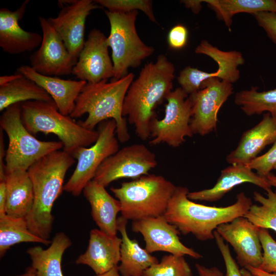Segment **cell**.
<instances>
[{
    "label": "cell",
    "mask_w": 276,
    "mask_h": 276,
    "mask_svg": "<svg viewBox=\"0 0 276 276\" xmlns=\"http://www.w3.org/2000/svg\"><path fill=\"white\" fill-rule=\"evenodd\" d=\"M174 73V64L160 54L155 62L145 64L127 90L122 115L127 117L141 140L150 138V125L156 118L155 109L172 90Z\"/></svg>",
    "instance_id": "cell-1"
},
{
    "label": "cell",
    "mask_w": 276,
    "mask_h": 276,
    "mask_svg": "<svg viewBox=\"0 0 276 276\" xmlns=\"http://www.w3.org/2000/svg\"><path fill=\"white\" fill-rule=\"evenodd\" d=\"M75 158L63 150L52 152L34 163L28 170L34 199L31 212L25 217L29 230L49 240L52 230L53 205L63 191L64 179Z\"/></svg>",
    "instance_id": "cell-2"
},
{
    "label": "cell",
    "mask_w": 276,
    "mask_h": 276,
    "mask_svg": "<svg viewBox=\"0 0 276 276\" xmlns=\"http://www.w3.org/2000/svg\"><path fill=\"white\" fill-rule=\"evenodd\" d=\"M189 192L188 188L177 186L164 217L182 234H192L202 241L214 239V231L219 225L244 216L252 204L243 192L237 195L234 203L224 207L194 202L188 197Z\"/></svg>",
    "instance_id": "cell-3"
},
{
    "label": "cell",
    "mask_w": 276,
    "mask_h": 276,
    "mask_svg": "<svg viewBox=\"0 0 276 276\" xmlns=\"http://www.w3.org/2000/svg\"><path fill=\"white\" fill-rule=\"evenodd\" d=\"M133 73L119 80H103L87 83L78 97L70 116L79 118L88 114L84 121L79 122L84 128L95 130L101 122L113 119L116 123V133L119 142L124 143L130 137L126 118L122 115L123 106L127 90L133 81Z\"/></svg>",
    "instance_id": "cell-4"
},
{
    "label": "cell",
    "mask_w": 276,
    "mask_h": 276,
    "mask_svg": "<svg viewBox=\"0 0 276 276\" xmlns=\"http://www.w3.org/2000/svg\"><path fill=\"white\" fill-rule=\"evenodd\" d=\"M21 118L33 135L42 132L57 135L63 150L72 156L78 148L94 144L99 136L97 130L87 129L61 113L55 103L34 100L21 103Z\"/></svg>",
    "instance_id": "cell-5"
},
{
    "label": "cell",
    "mask_w": 276,
    "mask_h": 276,
    "mask_svg": "<svg viewBox=\"0 0 276 276\" xmlns=\"http://www.w3.org/2000/svg\"><path fill=\"white\" fill-rule=\"evenodd\" d=\"M176 187L162 175L149 174L110 190L120 202L121 216L134 221L164 216Z\"/></svg>",
    "instance_id": "cell-6"
},
{
    "label": "cell",
    "mask_w": 276,
    "mask_h": 276,
    "mask_svg": "<svg viewBox=\"0 0 276 276\" xmlns=\"http://www.w3.org/2000/svg\"><path fill=\"white\" fill-rule=\"evenodd\" d=\"M0 128L9 140L5 159L6 174L15 170L28 171L43 156L63 148L60 141H40L27 129L21 118V103L13 104L3 111Z\"/></svg>",
    "instance_id": "cell-7"
},
{
    "label": "cell",
    "mask_w": 276,
    "mask_h": 276,
    "mask_svg": "<svg viewBox=\"0 0 276 276\" xmlns=\"http://www.w3.org/2000/svg\"><path fill=\"white\" fill-rule=\"evenodd\" d=\"M105 12L110 26L107 42L111 50L112 79L119 80L129 74V68L139 67L155 50L145 44L137 34L135 21L138 11L119 13L105 10Z\"/></svg>",
    "instance_id": "cell-8"
},
{
    "label": "cell",
    "mask_w": 276,
    "mask_h": 276,
    "mask_svg": "<svg viewBox=\"0 0 276 276\" xmlns=\"http://www.w3.org/2000/svg\"><path fill=\"white\" fill-rule=\"evenodd\" d=\"M97 130L99 136L96 142L88 148H78L73 155L77 164L72 175L64 185L63 191L74 196L81 194L87 183L94 179L101 164L119 150L114 120L101 122L98 125Z\"/></svg>",
    "instance_id": "cell-9"
},
{
    "label": "cell",
    "mask_w": 276,
    "mask_h": 276,
    "mask_svg": "<svg viewBox=\"0 0 276 276\" xmlns=\"http://www.w3.org/2000/svg\"><path fill=\"white\" fill-rule=\"evenodd\" d=\"M165 115L155 118L150 128L149 144H166L176 148L186 141V137L194 135L190 126L192 105L189 95L180 87L172 90L166 97Z\"/></svg>",
    "instance_id": "cell-10"
},
{
    "label": "cell",
    "mask_w": 276,
    "mask_h": 276,
    "mask_svg": "<svg viewBox=\"0 0 276 276\" xmlns=\"http://www.w3.org/2000/svg\"><path fill=\"white\" fill-rule=\"evenodd\" d=\"M157 165L155 153L146 146L132 144L107 157L97 170L94 180L106 187L121 178L136 179L148 175Z\"/></svg>",
    "instance_id": "cell-11"
},
{
    "label": "cell",
    "mask_w": 276,
    "mask_h": 276,
    "mask_svg": "<svg viewBox=\"0 0 276 276\" xmlns=\"http://www.w3.org/2000/svg\"><path fill=\"white\" fill-rule=\"evenodd\" d=\"M233 93V84L216 78L204 81L189 96L192 105L190 126L194 134L204 136L216 129L218 112Z\"/></svg>",
    "instance_id": "cell-12"
},
{
    "label": "cell",
    "mask_w": 276,
    "mask_h": 276,
    "mask_svg": "<svg viewBox=\"0 0 276 276\" xmlns=\"http://www.w3.org/2000/svg\"><path fill=\"white\" fill-rule=\"evenodd\" d=\"M62 9L48 20L62 38L76 62L85 42V22L94 9L102 7L92 0L59 1Z\"/></svg>",
    "instance_id": "cell-13"
},
{
    "label": "cell",
    "mask_w": 276,
    "mask_h": 276,
    "mask_svg": "<svg viewBox=\"0 0 276 276\" xmlns=\"http://www.w3.org/2000/svg\"><path fill=\"white\" fill-rule=\"evenodd\" d=\"M42 41L30 57L31 67L45 76L58 77L71 74L76 63L62 38L44 17H39Z\"/></svg>",
    "instance_id": "cell-14"
},
{
    "label": "cell",
    "mask_w": 276,
    "mask_h": 276,
    "mask_svg": "<svg viewBox=\"0 0 276 276\" xmlns=\"http://www.w3.org/2000/svg\"><path fill=\"white\" fill-rule=\"evenodd\" d=\"M107 37L100 30H91L85 40L72 74L79 80L96 83L113 78V66Z\"/></svg>",
    "instance_id": "cell-15"
},
{
    "label": "cell",
    "mask_w": 276,
    "mask_h": 276,
    "mask_svg": "<svg viewBox=\"0 0 276 276\" xmlns=\"http://www.w3.org/2000/svg\"><path fill=\"white\" fill-rule=\"evenodd\" d=\"M132 230L143 236L145 249L150 254L162 251L174 255H187L196 259L202 258L199 253L181 242L180 232L164 216L132 221Z\"/></svg>",
    "instance_id": "cell-16"
},
{
    "label": "cell",
    "mask_w": 276,
    "mask_h": 276,
    "mask_svg": "<svg viewBox=\"0 0 276 276\" xmlns=\"http://www.w3.org/2000/svg\"><path fill=\"white\" fill-rule=\"evenodd\" d=\"M259 230L260 228L243 216L221 224L216 229L233 247L237 262L243 268H259L261 264L263 252Z\"/></svg>",
    "instance_id": "cell-17"
},
{
    "label": "cell",
    "mask_w": 276,
    "mask_h": 276,
    "mask_svg": "<svg viewBox=\"0 0 276 276\" xmlns=\"http://www.w3.org/2000/svg\"><path fill=\"white\" fill-rule=\"evenodd\" d=\"M29 3L26 0L14 11L6 8L0 9V47L5 53L19 54L31 52L41 44L40 34L27 31L19 25Z\"/></svg>",
    "instance_id": "cell-18"
},
{
    "label": "cell",
    "mask_w": 276,
    "mask_h": 276,
    "mask_svg": "<svg viewBox=\"0 0 276 276\" xmlns=\"http://www.w3.org/2000/svg\"><path fill=\"white\" fill-rule=\"evenodd\" d=\"M121 242V238L117 235L110 236L99 229H93L86 250L75 263L89 266L96 275L105 273L118 266Z\"/></svg>",
    "instance_id": "cell-19"
},
{
    "label": "cell",
    "mask_w": 276,
    "mask_h": 276,
    "mask_svg": "<svg viewBox=\"0 0 276 276\" xmlns=\"http://www.w3.org/2000/svg\"><path fill=\"white\" fill-rule=\"evenodd\" d=\"M276 141V119L266 112L261 121L242 135L237 147L226 157L231 165H246Z\"/></svg>",
    "instance_id": "cell-20"
},
{
    "label": "cell",
    "mask_w": 276,
    "mask_h": 276,
    "mask_svg": "<svg viewBox=\"0 0 276 276\" xmlns=\"http://www.w3.org/2000/svg\"><path fill=\"white\" fill-rule=\"evenodd\" d=\"M17 73L43 88L52 97L59 111L65 116H70L73 112L76 101L87 83L82 80H65L43 75L29 65L19 66Z\"/></svg>",
    "instance_id": "cell-21"
},
{
    "label": "cell",
    "mask_w": 276,
    "mask_h": 276,
    "mask_svg": "<svg viewBox=\"0 0 276 276\" xmlns=\"http://www.w3.org/2000/svg\"><path fill=\"white\" fill-rule=\"evenodd\" d=\"M254 184L265 191L271 188L266 178L259 176L245 165H231L221 171L215 185L211 188L189 192L188 197L191 200L217 201L237 186Z\"/></svg>",
    "instance_id": "cell-22"
},
{
    "label": "cell",
    "mask_w": 276,
    "mask_h": 276,
    "mask_svg": "<svg viewBox=\"0 0 276 276\" xmlns=\"http://www.w3.org/2000/svg\"><path fill=\"white\" fill-rule=\"evenodd\" d=\"M83 193L90 205L92 218L99 229L109 235L116 236L117 215L121 210L120 201L94 179L87 183Z\"/></svg>",
    "instance_id": "cell-23"
},
{
    "label": "cell",
    "mask_w": 276,
    "mask_h": 276,
    "mask_svg": "<svg viewBox=\"0 0 276 276\" xmlns=\"http://www.w3.org/2000/svg\"><path fill=\"white\" fill-rule=\"evenodd\" d=\"M128 220L120 216L117 219V229L121 235L120 261L118 269L122 276H143L144 272L159 261L154 256L131 239L127 232Z\"/></svg>",
    "instance_id": "cell-24"
},
{
    "label": "cell",
    "mask_w": 276,
    "mask_h": 276,
    "mask_svg": "<svg viewBox=\"0 0 276 276\" xmlns=\"http://www.w3.org/2000/svg\"><path fill=\"white\" fill-rule=\"evenodd\" d=\"M6 214L11 217L25 218L31 212L34 195L27 171L15 170L6 174Z\"/></svg>",
    "instance_id": "cell-25"
},
{
    "label": "cell",
    "mask_w": 276,
    "mask_h": 276,
    "mask_svg": "<svg viewBox=\"0 0 276 276\" xmlns=\"http://www.w3.org/2000/svg\"><path fill=\"white\" fill-rule=\"evenodd\" d=\"M72 244L69 237L60 232L55 235L48 248L40 246L28 248L27 252L36 276H64L61 269L62 256Z\"/></svg>",
    "instance_id": "cell-26"
},
{
    "label": "cell",
    "mask_w": 276,
    "mask_h": 276,
    "mask_svg": "<svg viewBox=\"0 0 276 276\" xmlns=\"http://www.w3.org/2000/svg\"><path fill=\"white\" fill-rule=\"evenodd\" d=\"M33 100L55 103L43 88L23 75L10 83L0 86L1 111L13 104Z\"/></svg>",
    "instance_id": "cell-27"
},
{
    "label": "cell",
    "mask_w": 276,
    "mask_h": 276,
    "mask_svg": "<svg viewBox=\"0 0 276 276\" xmlns=\"http://www.w3.org/2000/svg\"><path fill=\"white\" fill-rule=\"evenodd\" d=\"M208 6L215 13L219 20L224 21L230 29L232 18L236 14L247 13L250 14L259 12L276 13L275 0H204Z\"/></svg>",
    "instance_id": "cell-28"
},
{
    "label": "cell",
    "mask_w": 276,
    "mask_h": 276,
    "mask_svg": "<svg viewBox=\"0 0 276 276\" xmlns=\"http://www.w3.org/2000/svg\"><path fill=\"white\" fill-rule=\"evenodd\" d=\"M21 242H34L49 245L51 241L33 234L29 229L25 218L13 217L6 214L0 215V256L10 248Z\"/></svg>",
    "instance_id": "cell-29"
},
{
    "label": "cell",
    "mask_w": 276,
    "mask_h": 276,
    "mask_svg": "<svg viewBox=\"0 0 276 276\" xmlns=\"http://www.w3.org/2000/svg\"><path fill=\"white\" fill-rule=\"evenodd\" d=\"M234 102L247 116L266 112L276 119V88L259 91L258 87L252 86L236 93Z\"/></svg>",
    "instance_id": "cell-30"
},
{
    "label": "cell",
    "mask_w": 276,
    "mask_h": 276,
    "mask_svg": "<svg viewBox=\"0 0 276 276\" xmlns=\"http://www.w3.org/2000/svg\"><path fill=\"white\" fill-rule=\"evenodd\" d=\"M254 200L260 205L252 204L243 217L260 228L271 229L276 232V191H267V197L254 192Z\"/></svg>",
    "instance_id": "cell-31"
},
{
    "label": "cell",
    "mask_w": 276,
    "mask_h": 276,
    "mask_svg": "<svg viewBox=\"0 0 276 276\" xmlns=\"http://www.w3.org/2000/svg\"><path fill=\"white\" fill-rule=\"evenodd\" d=\"M198 54L205 55L215 61L219 67L227 71L239 79V65L245 62L242 54L237 51H223L212 45L206 40H202L195 50Z\"/></svg>",
    "instance_id": "cell-32"
},
{
    "label": "cell",
    "mask_w": 276,
    "mask_h": 276,
    "mask_svg": "<svg viewBox=\"0 0 276 276\" xmlns=\"http://www.w3.org/2000/svg\"><path fill=\"white\" fill-rule=\"evenodd\" d=\"M143 276H193V272L185 256L170 254L148 268Z\"/></svg>",
    "instance_id": "cell-33"
},
{
    "label": "cell",
    "mask_w": 276,
    "mask_h": 276,
    "mask_svg": "<svg viewBox=\"0 0 276 276\" xmlns=\"http://www.w3.org/2000/svg\"><path fill=\"white\" fill-rule=\"evenodd\" d=\"M94 2L107 9L108 11L128 13L134 11H142L150 20L156 23L152 9V2L150 0H96Z\"/></svg>",
    "instance_id": "cell-34"
},
{
    "label": "cell",
    "mask_w": 276,
    "mask_h": 276,
    "mask_svg": "<svg viewBox=\"0 0 276 276\" xmlns=\"http://www.w3.org/2000/svg\"><path fill=\"white\" fill-rule=\"evenodd\" d=\"M210 73L188 66L180 71L177 81L180 87L189 96L199 90L204 81L211 78Z\"/></svg>",
    "instance_id": "cell-35"
},
{
    "label": "cell",
    "mask_w": 276,
    "mask_h": 276,
    "mask_svg": "<svg viewBox=\"0 0 276 276\" xmlns=\"http://www.w3.org/2000/svg\"><path fill=\"white\" fill-rule=\"evenodd\" d=\"M259 237L263 252V258L259 269L276 273V241L267 229L260 228Z\"/></svg>",
    "instance_id": "cell-36"
},
{
    "label": "cell",
    "mask_w": 276,
    "mask_h": 276,
    "mask_svg": "<svg viewBox=\"0 0 276 276\" xmlns=\"http://www.w3.org/2000/svg\"><path fill=\"white\" fill-rule=\"evenodd\" d=\"M276 164V141L272 146L265 154L257 157L250 163L246 165L252 170L257 171L260 176L266 178L273 169Z\"/></svg>",
    "instance_id": "cell-37"
},
{
    "label": "cell",
    "mask_w": 276,
    "mask_h": 276,
    "mask_svg": "<svg viewBox=\"0 0 276 276\" xmlns=\"http://www.w3.org/2000/svg\"><path fill=\"white\" fill-rule=\"evenodd\" d=\"M214 234L216 245L225 264L226 274L224 276H243L238 264L231 255L228 244L224 243V240L216 231Z\"/></svg>",
    "instance_id": "cell-38"
},
{
    "label": "cell",
    "mask_w": 276,
    "mask_h": 276,
    "mask_svg": "<svg viewBox=\"0 0 276 276\" xmlns=\"http://www.w3.org/2000/svg\"><path fill=\"white\" fill-rule=\"evenodd\" d=\"M258 25L276 44V13L259 12L252 14Z\"/></svg>",
    "instance_id": "cell-39"
},
{
    "label": "cell",
    "mask_w": 276,
    "mask_h": 276,
    "mask_svg": "<svg viewBox=\"0 0 276 276\" xmlns=\"http://www.w3.org/2000/svg\"><path fill=\"white\" fill-rule=\"evenodd\" d=\"M188 39V31L187 28L180 24L173 26L169 31L167 41L169 47L174 50L184 48Z\"/></svg>",
    "instance_id": "cell-40"
},
{
    "label": "cell",
    "mask_w": 276,
    "mask_h": 276,
    "mask_svg": "<svg viewBox=\"0 0 276 276\" xmlns=\"http://www.w3.org/2000/svg\"><path fill=\"white\" fill-rule=\"evenodd\" d=\"M6 154L3 130L0 128V181L5 180L6 177L5 160Z\"/></svg>",
    "instance_id": "cell-41"
},
{
    "label": "cell",
    "mask_w": 276,
    "mask_h": 276,
    "mask_svg": "<svg viewBox=\"0 0 276 276\" xmlns=\"http://www.w3.org/2000/svg\"><path fill=\"white\" fill-rule=\"evenodd\" d=\"M195 267L198 276H224L223 273L216 267H207L196 263Z\"/></svg>",
    "instance_id": "cell-42"
},
{
    "label": "cell",
    "mask_w": 276,
    "mask_h": 276,
    "mask_svg": "<svg viewBox=\"0 0 276 276\" xmlns=\"http://www.w3.org/2000/svg\"><path fill=\"white\" fill-rule=\"evenodd\" d=\"M6 186L4 180L0 181V215L6 214Z\"/></svg>",
    "instance_id": "cell-43"
},
{
    "label": "cell",
    "mask_w": 276,
    "mask_h": 276,
    "mask_svg": "<svg viewBox=\"0 0 276 276\" xmlns=\"http://www.w3.org/2000/svg\"><path fill=\"white\" fill-rule=\"evenodd\" d=\"M181 2L183 4H184L186 7L190 8L194 13H198L201 10V4L202 2V1L186 0L182 1Z\"/></svg>",
    "instance_id": "cell-44"
},
{
    "label": "cell",
    "mask_w": 276,
    "mask_h": 276,
    "mask_svg": "<svg viewBox=\"0 0 276 276\" xmlns=\"http://www.w3.org/2000/svg\"><path fill=\"white\" fill-rule=\"evenodd\" d=\"M251 274L257 276H276L275 273H268L258 268H254L251 266L244 267Z\"/></svg>",
    "instance_id": "cell-45"
},
{
    "label": "cell",
    "mask_w": 276,
    "mask_h": 276,
    "mask_svg": "<svg viewBox=\"0 0 276 276\" xmlns=\"http://www.w3.org/2000/svg\"><path fill=\"white\" fill-rule=\"evenodd\" d=\"M22 75L17 73L12 75H4L0 77V86L7 84L21 77Z\"/></svg>",
    "instance_id": "cell-46"
},
{
    "label": "cell",
    "mask_w": 276,
    "mask_h": 276,
    "mask_svg": "<svg viewBox=\"0 0 276 276\" xmlns=\"http://www.w3.org/2000/svg\"><path fill=\"white\" fill-rule=\"evenodd\" d=\"M95 276H122L119 271L118 266H117L109 271L101 274L95 275Z\"/></svg>",
    "instance_id": "cell-47"
},
{
    "label": "cell",
    "mask_w": 276,
    "mask_h": 276,
    "mask_svg": "<svg viewBox=\"0 0 276 276\" xmlns=\"http://www.w3.org/2000/svg\"><path fill=\"white\" fill-rule=\"evenodd\" d=\"M15 276H36V275L35 270L30 266L26 269L24 273Z\"/></svg>",
    "instance_id": "cell-48"
},
{
    "label": "cell",
    "mask_w": 276,
    "mask_h": 276,
    "mask_svg": "<svg viewBox=\"0 0 276 276\" xmlns=\"http://www.w3.org/2000/svg\"><path fill=\"white\" fill-rule=\"evenodd\" d=\"M266 178L271 187H276V176L273 174L269 173Z\"/></svg>",
    "instance_id": "cell-49"
},
{
    "label": "cell",
    "mask_w": 276,
    "mask_h": 276,
    "mask_svg": "<svg viewBox=\"0 0 276 276\" xmlns=\"http://www.w3.org/2000/svg\"><path fill=\"white\" fill-rule=\"evenodd\" d=\"M240 271L243 276H257L251 274L245 268H241Z\"/></svg>",
    "instance_id": "cell-50"
},
{
    "label": "cell",
    "mask_w": 276,
    "mask_h": 276,
    "mask_svg": "<svg viewBox=\"0 0 276 276\" xmlns=\"http://www.w3.org/2000/svg\"><path fill=\"white\" fill-rule=\"evenodd\" d=\"M273 169L276 170V164L274 165V166L273 167Z\"/></svg>",
    "instance_id": "cell-51"
}]
</instances>
